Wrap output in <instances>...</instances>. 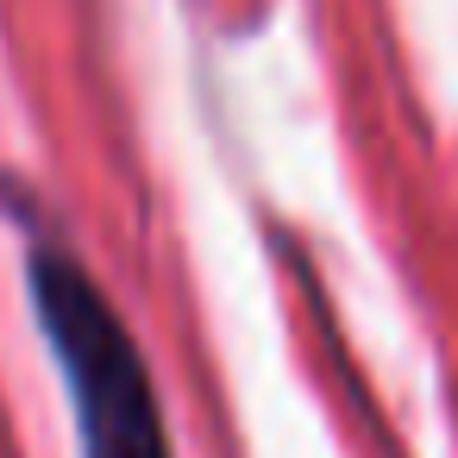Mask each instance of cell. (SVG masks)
<instances>
[{"mask_svg":"<svg viewBox=\"0 0 458 458\" xmlns=\"http://www.w3.org/2000/svg\"><path fill=\"white\" fill-rule=\"evenodd\" d=\"M32 301L38 327L64 364L76 427H82V458H170L164 414L151 395V370L107 308V295L64 258L38 251L32 258Z\"/></svg>","mask_w":458,"mask_h":458,"instance_id":"cell-1","label":"cell"}]
</instances>
